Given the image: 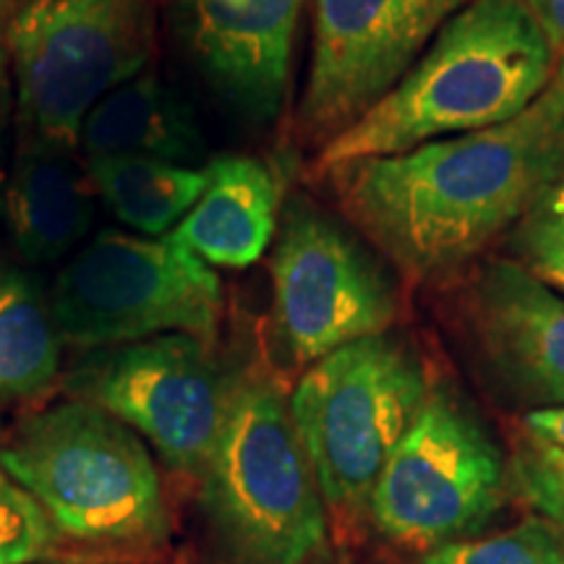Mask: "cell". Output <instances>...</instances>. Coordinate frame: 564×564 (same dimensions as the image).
I'll use <instances>...</instances> for the list:
<instances>
[{
	"label": "cell",
	"mask_w": 564,
	"mask_h": 564,
	"mask_svg": "<svg viewBox=\"0 0 564 564\" xmlns=\"http://www.w3.org/2000/svg\"><path fill=\"white\" fill-rule=\"evenodd\" d=\"M350 223L413 280L478 257L564 181V118L549 91L502 126L327 171Z\"/></svg>",
	"instance_id": "1"
},
{
	"label": "cell",
	"mask_w": 564,
	"mask_h": 564,
	"mask_svg": "<svg viewBox=\"0 0 564 564\" xmlns=\"http://www.w3.org/2000/svg\"><path fill=\"white\" fill-rule=\"evenodd\" d=\"M552 74L554 47L525 0H468L392 91L322 147L316 167L502 126L544 95Z\"/></svg>",
	"instance_id": "2"
},
{
	"label": "cell",
	"mask_w": 564,
	"mask_h": 564,
	"mask_svg": "<svg viewBox=\"0 0 564 564\" xmlns=\"http://www.w3.org/2000/svg\"><path fill=\"white\" fill-rule=\"evenodd\" d=\"M202 478V507L225 564H306L324 549L314 465L272 379H238Z\"/></svg>",
	"instance_id": "3"
},
{
	"label": "cell",
	"mask_w": 564,
	"mask_h": 564,
	"mask_svg": "<svg viewBox=\"0 0 564 564\" xmlns=\"http://www.w3.org/2000/svg\"><path fill=\"white\" fill-rule=\"evenodd\" d=\"M0 463L68 539L116 549L165 541L158 465L144 440L102 408L70 398L30 415L0 447Z\"/></svg>",
	"instance_id": "4"
},
{
	"label": "cell",
	"mask_w": 564,
	"mask_h": 564,
	"mask_svg": "<svg viewBox=\"0 0 564 564\" xmlns=\"http://www.w3.org/2000/svg\"><path fill=\"white\" fill-rule=\"evenodd\" d=\"M3 42L26 141L79 150L91 108L150 66L158 11L152 0H26Z\"/></svg>",
	"instance_id": "5"
},
{
	"label": "cell",
	"mask_w": 564,
	"mask_h": 564,
	"mask_svg": "<svg viewBox=\"0 0 564 564\" xmlns=\"http://www.w3.org/2000/svg\"><path fill=\"white\" fill-rule=\"evenodd\" d=\"M426 394L415 352L387 335L343 345L308 366L293 390L291 413L329 512H369L379 474Z\"/></svg>",
	"instance_id": "6"
},
{
	"label": "cell",
	"mask_w": 564,
	"mask_h": 564,
	"mask_svg": "<svg viewBox=\"0 0 564 564\" xmlns=\"http://www.w3.org/2000/svg\"><path fill=\"white\" fill-rule=\"evenodd\" d=\"M47 299L61 340L82 350L173 333L209 340L223 316L220 278L171 232H97Z\"/></svg>",
	"instance_id": "7"
},
{
	"label": "cell",
	"mask_w": 564,
	"mask_h": 564,
	"mask_svg": "<svg viewBox=\"0 0 564 564\" xmlns=\"http://www.w3.org/2000/svg\"><path fill=\"white\" fill-rule=\"evenodd\" d=\"M505 505V460L460 400L429 390L379 474L369 514L379 533L413 552L481 531Z\"/></svg>",
	"instance_id": "8"
},
{
	"label": "cell",
	"mask_w": 564,
	"mask_h": 564,
	"mask_svg": "<svg viewBox=\"0 0 564 564\" xmlns=\"http://www.w3.org/2000/svg\"><path fill=\"white\" fill-rule=\"evenodd\" d=\"M66 387L74 400L133 429L173 470L202 476L236 382L217 366L207 340L173 333L87 350Z\"/></svg>",
	"instance_id": "9"
},
{
	"label": "cell",
	"mask_w": 564,
	"mask_h": 564,
	"mask_svg": "<svg viewBox=\"0 0 564 564\" xmlns=\"http://www.w3.org/2000/svg\"><path fill=\"white\" fill-rule=\"evenodd\" d=\"M274 324L285 350L312 366L343 345L384 335L398 316L392 282L340 223L299 199L272 253Z\"/></svg>",
	"instance_id": "10"
},
{
	"label": "cell",
	"mask_w": 564,
	"mask_h": 564,
	"mask_svg": "<svg viewBox=\"0 0 564 564\" xmlns=\"http://www.w3.org/2000/svg\"><path fill=\"white\" fill-rule=\"evenodd\" d=\"M468 0H314V47L299 123L327 144L392 91Z\"/></svg>",
	"instance_id": "11"
},
{
	"label": "cell",
	"mask_w": 564,
	"mask_h": 564,
	"mask_svg": "<svg viewBox=\"0 0 564 564\" xmlns=\"http://www.w3.org/2000/svg\"><path fill=\"white\" fill-rule=\"evenodd\" d=\"M303 0H178L194 61L230 105L270 121L285 100Z\"/></svg>",
	"instance_id": "12"
},
{
	"label": "cell",
	"mask_w": 564,
	"mask_h": 564,
	"mask_svg": "<svg viewBox=\"0 0 564 564\" xmlns=\"http://www.w3.org/2000/svg\"><path fill=\"white\" fill-rule=\"evenodd\" d=\"M470 314L486 358L528 400L564 405V295L523 264L478 272Z\"/></svg>",
	"instance_id": "13"
},
{
	"label": "cell",
	"mask_w": 564,
	"mask_h": 564,
	"mask_svg": "<svg viewBox=\"0 0 564 564\" xmlns=\"http://www.w3.org/2000/svg\"><path fill=\"white\" fill-rule=\"evenodd\" d=\"M97 194L74 150L24 141L3 186L13 249L30 264L68 257L95 223Z\"/></svg>",
	"instance_id": "14"
},
{
	"label": "cell",
	"mask_w": 564,
	"mask_h": 564,
	"mask_svg": "<svg viewBox=\"0 0 564 564\" xmlns=\"http://www.w3.org/2000/svg\"><path fill=\"white\" fill-rule=\"evenodd\" d=\"M280 183L262 160L223 154L207 165V186L171 232L209 267L243 270L262 259L278 228Z\"/></svg>",
	"instance_id": "15"
},
{
	"label": "cell",
	"mask_w": 564,
	"mask_h": 564,
	"mask_svg": "<svg viewBox=\"0 0 564 564\" xmlns=\"http://www.w3.org/2000/svg\"><path fill=\"white\" fill-rule=\"evenodd\" d=\"M84 158H152L188 165L204 154L192 108L160 79L141 70L91 108L79 133Z\"/></svg>",
	"instance_id": "16"
},
{
	"label": "cell",
	"mask_w": 564,
	"mask_h": 564,
	"mask_svg": "<svg viewBox=\"0 0 564 564\" xmlns=\"http://www.w3.org/2000/svg\"><path fill=\"white\" fill-rule=\"evenodd\" d=\"M84 167L97 199L116 220L150 238L173 232L207 186V167L152 158H87Z\"/></svg>",
	"instance_id": "17"
},
{
	"label": "cell",
	"mask_w": 564,
	"mask_h": 564,
	"mask_svg": "<svg viewBox=\"0 0 564 564\" xmlns=\"http://www.w3.org/2000/svg\"><path fill=\"white\" fill-rule=\"evenodd\" d=\"M61 333L51 299L0 251V403L51 390L61 371Z\"/></svg>",
	"instance_id": "18"
},
{
	"label": "cell",
	"mask_w": 564,
	"mask_h": 564,
	"mask_svg": "<svg viewBox=\"0 0 564 564\" xmlns=\"http://www.w3.org/2000/svg\"><path fill=\"white\" fill-rule=\"evenodd\" d=\"M419 564H564V546L546 523L528 520L489 539L434 549Z\"/></svg>",
	"instance_id": "19"
},
{
	"label": "cell",
	"mask_w": 564,
	"mask_h": 564,
	"mask_svg": "<svg viewBox=\"0 0 564 564\" xmlns=\"http://www.w3.org/2000/svg\"><path fill=\"white\" fill-rule=\"evenodd\" d=\"M55 528L42 507L0 463V564H32L53 546Z\"/></svg>",
	"instance_id": "20"
},
{
	"label": "cell",
	"mask_w": 564,
	"mask_h": 564,
	"mask_svg": "<svg viewBox=\"0 0 564 564\" xmlns=\"http://www.w3.org/2000/svg\"><path fill=\"white\" fill-rule=\"evenodd\" d=\"M512 476L528 505L544 518L564 546V453L552 444L533 440L518 444L512 457Z\"/></svg>",
	"instance_id": "21"
},
{
	"label": "cell",
	"mask_w": 564,
	"mask_h": 564,
	"mask_svg": "<svg viewBox=\"0 0 564 564\" xmlns=\"http://www.w3.org/2000/svg\"><path fill=\"white\" fill-rule=\"evenodd\" d=\"M514 249L535 278L564 291V181L520 220Z\"/></svg>",
	"instance_id": "22"
},
{
	"label": "cell",
	"mask_w": 564,
	"mask_h": 564,
	"mask_svg": "<svg viewBox=\"0 0 564 564\" xmlns=\"http://www.w3.org/2000/svg\"><path fill=\"white\" fill-rule=\"evenodd\" d=\"M525 434L564 453V405L535 408L523 419Z\"/></svg>",
	"instance_id": "23"
},
{
	"label": "cell",
	"mask_w": 564,
	"mask_h": 564,
	"mask_svg": "<svg viewBox=\"0 0 564 564\" xmlns=\"http://www.w3.org/2000/svg\"><path fill=\"white\" fill-rule=\"evenodd\" d=\"M556 53L564 47V0H525Z\"/></svg>",
	"instance_id": "24"
},
{
	"label": "cell",
	"mask_w": 564,
	"mask_h": 564,
	"mask_svg": "<svg viewBox=\"0 0 564 564\" xmlns=\"http://www.w3.org/2000/svg\"><path fill=\"white\" fill-rule=\"evenodd\" d=\"M13 105V70H11V55L6 47L3 37H0V137H3L6 123H9Z\"/></svg>",
	"instance_id": "25"
},
{
	"label": "cell",
	"mask_w": 564,
	"mask_h": 564,
	"mask_svg": "<svg viewBox=\"0 0 564 564\" xmlns=\"http://www.w3.org/2000/svg\"><path fill=\"white\" fill-rule=\"evenodd\" d=\"M546 91H549V97L554 100L556 110H560L564 118V47L560 51V58L554 61V74H552V82H549Z\"/></svg>",
	"instance_id": "26"
},
{
	"label": "cell",
	"mask_w": 564,
	"mask_h": 564,
	"mask_svg": "<svg viewBox=\"0 0 564 564\" xmlns=\"http://www.w3.org/2000/svg\"><path fill=\"white\" fill-rule=\"evenodd\" d=\"M24 3H26V0H0V17L9 21Z\"/></svg>",
	"instance_id": "27"
},
{
	"label": "cell",
	"mask_w": 564,
	"mask_h": 564,
	"mask_svg": "<svg viewBox=\"0 0 564 564\" xmlns=\"http://www.w3.org/2000/svg\"><path fill=\"white\" fill-rule=\"evenodd\" d=\"M306 564H345V562H340V560H337V556H333V554L324 552V549H322V552L316 554V556H312V560H308Z\"/></svg>",
	"instance_id": "28"
},
{
	"label": "cell",
	"mask_w": 564,
	"mask_h": 564,
	"mask_svg": "<svg viewBox=\"0 0 564 564\" xmlns=\"http://www.w3.org/2000/svg\"><path fill=\"white\" fill-rule=\"evenodd\" d=\"M53 564H89V562H53Z\"/></svg>",
	"instance_id": "29"
}]
</instances>
